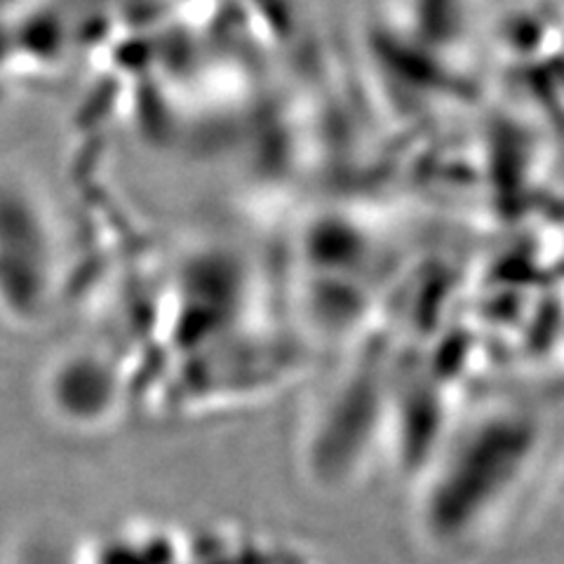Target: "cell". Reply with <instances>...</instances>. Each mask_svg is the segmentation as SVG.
<instances>
[{
	"label": "cell",
	"instance_id": "obj_4",
	"mask_svg": "<svg viewBox=\"0 0 564 564\" xmlns=\"http://www.w3.org/2000/svg\"><path fill=\"white\" fill-rule=\"evenodd\" d=\"M74 564H180V549L172 534L158 529H130L93 543V549Z\"/></svg>",
	"mask_w": 564,
	"mask_h": 564
},
{
	"label": "cell",
	"instance_id": "obj_3",
	"mask_svg": "<svg viewBox=\"0 0 564 564\" xmlns=\"http://www.w3.org/2000/svg\"><path fill=\"white\" fill-rule=\"evenodd\" d=\"M116 377L95 350H70L52 365L47 402L68 423H97L116 404Z\"/></svg>",
	"mask_w": 564,
	"mask_h": 564
},
{
	"label": "cell",
	"instance_id": "obj_2",
	"mask_svg": "<svg viewBox=\"0 0 564 564\" xmlns=\"http://www.w3.org/2000/svg\"><path fill=\"white\" fill-rule=\"evenodd\" d=\"M64 250L47 200L20 174L0 172V317L29 329L55 311Z\"/></svg>",
	"mask_w": 564,
	"mask_h": 564
},
{
	"label": "cell",
	"instance_id": "obj_1",
	"mask_svg": "<svg viewBox=\"0 0 564 564\" xmlns=\"http://www.w3.org/2000/svg\"><path fill=\"white\" fill-rule=\"evenodd\" d=\"M543 440L520 412H489L456 431L419 470L416 539L440 555H468L501 534L532 485Z\"/></svg>",
	"mask_w": 564,
	"mask_h": 564
}]
</instances>
